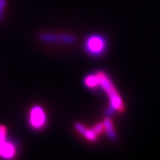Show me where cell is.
<instances>
[{
  "instance_id": "obj_9",
  "label": "cell",
  "mask_w": 160,
  "mask_h": 160,
  "mask_svg": "<svg viewBox=\"0 0 160 160\" xmlns=\"http://www.w3.org/2000/svg\"><path fill=\"white\" fill-rule=\"evenodd\" d=\"M7 5V0H0V21L2 20L4 9Z\"/></svg>"
},
{
  "instance_id": "obj_7",
  "label": "cell",
  "mask_w": 160,
  "mask_h": 160,
  "mask_svg": "<svg viewBox=\"0 0 160 160\" xmlns=\"http://www.w3.org/2000/svg\"><path fill=\"white\" fill-rule=\"evenodd\" d=\"M84 84L89 88L95 89L100 87V80L97 74H89L84 78Z\"/></svg>"
},
{
  "instance_id": "obj_4",
  "label": "cell",
  "mask_w": 160,
  "mask_h": 160,
  "mask_svg": "<svg viewBox=\"0 0 160 160\" xmlns=\"http://www.w3.org/2000/svg\"><path fill=\"white\" fill-rule=\"evenodd\" d=\"M29 122L34 129H41L46 125V113L41 106L36 105L30 110Z\"/></svg>"
},
{
  "instance_id": "obj_8",
  "label": "cell",
  "mask_w": 160,
  "mask_h": 160,
  "mask_svg": "<svg viewBox=\"0 0 160 160\" xmlns=\"http://www.w3.org/2000/svg\"><path fill=\"white\" fill-rule=\"evenodd\" d=\"M104 129L105 130L106 133H107L108 137H110V139L114 140L116 138V134L115 132H114V126H113V123H112V121L110 118H105L104 120Z\"/></svg>"
},
{
  "instance_id": "obj_1",
  "label": "cell",
  "mask_w": 160,
  "mask_h": 160,
  "mask_svg": "<svg viewBox=\"0 0 160 160\" xmlns=\"http://www.w3.org/2000/svg\"><path fill=\"white\" fill-rule=\"evenodd\" d=\"M100 80V87L105 91V92L107 94L110 101V107L113 108L114 110L122 112L124 110V104L122 102V100L119 96L118 92L116 90L115 87L111 82L110 78L107 74L102 71H99L97 73Z\"/></svg>"
},
{
  "instance_id": "obj_3",
  "label": "cell",
  "mask_w": 160,
  "mask_h": 160,
  "mask_svg": "<svg viewBox=\"0 0 160 160\" xmlns=\"http://www.w3.org/2000/svg\"><path fill=\"white\" fill-rule=\"evenodd\" d=\"M7 128L0 125V157L2 158H12L16 154L17 148L12 141H7Z\"/></svg>"
},
{
  "instance_id": "obj_10",
  "label": "cell",
  "mask_w": 160,
  "mask_h": 160,
  "mask_svg": "<svg viewBox=\"0 0 160 160\" xmlns=\"http://www.w3.org/2000/svg\"><path fill=\"white\" fill-rule=\"evenodd\" d=\"M92 129L97 133V135H98V134L101 133V132L104 130V124H102V123H97V124H96L95 126L93 127Z\"/></svg>"
},
{
  "instance_id": "obj_6",
  "label": "cell",
  "mask_w": 160,
  "mask_h": 160,
  "mask_svg": "<svg viewBox=\"0 0 160 160\" xmlns=\"http://www.w3.org/2000/svg\"><path fill=\"white\" fill-rule=\"evenodd\" d=\"M74 128L78 132L81 133L83 137H86L87 139L89 140V141H93L97 139V134L94 132L93 129L88 128L87 127H85L84 125H82L80 122H76L74 124Z\"/></svg>"
},
{
  "instance_id": "obj_5",
  "label": "cell",
  "mask_w": 160,
  "mask_h": 160,
  "mask_svg": "<svg viewBox=\"0 0 160 160\" xmlns=\"http://www.w3.org/2000/svg\"><path fill=\"white\" fill-rule=\"evenodd\" d=\"M40 38L45 42H73L74 41V38L73 36L66 35V34H40Z\"/></svg>"
},
{
  "instance_id": "obj_2",
  "label": "cell",
  "mask_w": 160,
  "mask_h": 160,
  "mask_svg": "<svg viewBox=\"0 0 160 160\" xmlns=\"http://www.w3.org/2000/svg\"><path fill=\"white\" fill-rule=\"evenodd\" d=\"M85 49L91 56L100 57L103 55L105 52L106 40L101 35L94 34L89 36L85 42Z\"/></svg>"
}]
</instances>
